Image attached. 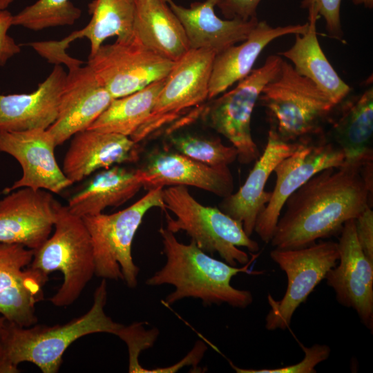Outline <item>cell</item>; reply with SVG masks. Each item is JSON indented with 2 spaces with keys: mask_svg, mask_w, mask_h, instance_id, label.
Here are the masks:
<instances>
[{
  "mask_svg": "<svg viewBox=\"0 0 373 373\" xmlns=\"http://www.w3.org/2000/svg\"><path fill=\"white\" fill-rule=\"evenodd\" d=\"M91 18L78 30L80 37H86L94 55L109 37L128 39L134 35L135 0H93L88 5Z\"/></svg>",
  "mask_w": 373,
  "mask_h": 373,
  "instance_id": "29",
  "label": "cell"
},
{
  "mask_svg": "<svg viewBox=\"0 0 373 373\" xmlns=\"http://www.w3.org/2000/svg\"><path fill=\"white\" fill-rule=\"evenodd\" d=\"M336 146L344 155V164L363 166L373 162V86L347 100L332 126Z\"/></svg>",
  "mask_w": 373,
  "mask_h": 373,
  "instance_id": "27",
  "label": "cell"
},
{
  "mask_svg": "<svg viewBox=\"0 0 373 373\" xmlns=\"http://www.w3.org/2000/svg\"><path fill=\"white\" fill-rule=\"evenodd\" d=\"M66 73L56 65L30 93H0V131L48 129L56 120Z\"/></svg>",
  "mask_w": 373,
  "mask_h": 373,
  "instance_id": "21",
  "label": "cell"
},
{
  "mask_svg": "<svg viewBox=\"0 0 373 373\" xmlns=\"http://www.w3.org/2000/svg\"><path fill=\"white\" fill-rule=\"evenodd\" d=\"M140 170L142 186L148 191L166 186H191L222 198L233 191L228 166H208L180 153L153 151Z\"/></svg>",
  "mask_w": 373,
  "mask_h": 373,
  "instance_id": "18",
  "label": "cell"
},
{
  "mask_svg": "<svg viewBox=\"0 0 373 373\" xmlns=\"http://www.w3.org/2000/svg\"><path fill=\"white\" fill-rule=\"evenodd\" d=\"M169 140L178 153L208 166H229L238 157L236 149L223 144L219 139L192 134H170Z\"/></svg>",
  "mask_w": 373,
  "mask_h": 373,
  "instance_id": "31",
  "label": "cell"
},
{
  "mask_svg": "<svg viewBox=\"0 0 373 373\" xmlns=\"http://www.w3.org/2000/svg\"><path fill=\"white\" fill-rule=\"evenodd\" d=\"M373 163L343 164L315 174L285 202L271 245L293 249L341 232L367 207L373 192Z\"/></svg>",
  "mask_w": 373,
  "mask_h": 373,
  "instance_id": "1",
  "label": "cell"
},
{
  "mask_svg": "<svg viewBox=\"0 0 373 373\" xmlns=\"http://www.w3.org/2000/svg\"><path fill=\"white\" fill-rule=\"evenodd\" d=\"M261 0H221L217 5L227 19L237 18L244 21L256 17Z\"/></svg>",
  "mask_w": 373,
  "mask_h": 373,
  "instance_id": "37",
  "label": "cell"
},
{
  "mask_svg": "<svg viewBox=\"0 0 373 373\" xmlns=\"http://www.w3.org/2000/svg\"><path fill=\"white\" fill-rule=\"evenodd\" d=\"M166 213V229L173 233L186 232L196 245L205 253H218L232 266L245 265L250 258L239 247L257 252L258 242L249 236L242 224L220 209L202 205L189 193L185 186H171L162 190Z\"/></svg>",
  "mask_w": 373,
  "mask_h": 373,
  "instance_id": "5",
  "label": "cell"
},
{
  "mask_svg": "<svg viewBox=\"0 0 373 373\" xmlns=\"http://www.w3.org/2000/svg\"><path fill=\"white\" fill-rule=\"evenodd\" d=\"M55 210L54 232L34 250L29 267L46 276L61 272L63 283L50 301L55 306L66 307L77 300L95 275L94 252L82 218L57 200Z\"/></svg>",
  "mask_w": 373,
  "mask_h": 373,
  "instance_id": "4",
  "label": "cell"
},
{
  "mask_svg": "<svg viewBox=\"0 0 373 373\" xmlns=\"http://www.w3.org/2000/svg\"><path fill=\"white\" fill-rule=\"evenodd\" d=\"M159 233L166 262L146 284L174 286L175 291L166 297V304L172 305L185 298L200 299L204 305L226 303L238 308L252 303L251 293L233 287L231 280L240 273L260 274L249 269L258 255L253 254L247 264L238 267L209 256L192 240L188 245L180 242L166 228L161 227Z\"/></svg>",
  "mask_w": 373,
  "mask_h": 373,
  "instance_id": "2",
  "label": "cell"
},
{
  "mask_svg": "<svg viewBox=\"0 0 373 373\" xmlns=\"http://www.w3.org/2000/svg\"><path fill=\"white\" fill-rule=\"evenodd\" d=\"M307 28L308 23L272 27L266 21H258L242 44L233 45L216 55L209 79L208 99L218 97L247 77L263 49L273 40L287 35L304 34Z\"/></svg>",
  "mask_w": 373,
  "mask_h": 373,
  "instance_id": "23",
  "label": "cell"
},
{
  "mask_svg": "<svg viewBox=\"0 0 373 373\" xmlns=\"http://www.w3.org/2000/svg\"><path fill=\"white\" fill-rule=\"evenodd\" d=\"M140 169L114 165L97 173L68 200V210L84 217L102 213L108 207H119L142 188Z\"/></svg>",
  "mask_w": 373,
  "mask_h": 373,
  "instance_id": "26",
  "label": "cell"
},
{
  "mask_svg": "<svg viewBox=\"0 0 373 373\" xmlns=\"http://www.w3.org/2000/svg\"><path fill=\"white\" fill-rule=\"evenodd\" d=\"M53 136L48 129L0 131V152L15 158L22 169V175L4 193L28 187L59 193L73 183L66 177L55 156Z\"/></svg>",
  "mask_w": 373,
  "mask_h": 373,
  "instance_id": "14",
  "label": "cell"
},
{
  "mask_svg": "<svg viewBox=\"0 0 373 373\" xmlns=\"http://www.w3.org/2000/svg\"><path fill=\"white\" fill-rule=\"evenodd\" d=\"M15 0H0V10H6Z\"/></svg>",
  "mask_w": 373,
  "mask_h": 373,
  "instance_id": "39",
  "label": "cell"
},
{
  "mask_svg": "<svg viewBox=\"0 0 373 373\" xmlns=\"http://www.w3.org/2000/svg\"><path fill=\"white\" fill-rule=\"evenodd\" d=\"M270 257L285 273L287 286L280 300L268 295L270 309L265 318V328L269 331L285 329L296 309L336 265L339 259L338 242L321 241L293 249L274 248Z\"/></svg>",
  "mask_w": 373,
  "mask_h": 373,
  "instance_id": "10",
  "label": "cell"
},
{
  "mask_svg": "<svg viewBox=\"0 0 373 373\" xmlns=\"http://www.w3.org/2000/svg\"><path fill=\"white\" fill-rule=\"evenodd\" d=\"M352 1L355 5H363L369 9L373 8V0H352Z\"/></svg>",
  "mask_w": 373,
  "mask_h": 373,
  "instance_id": "38",
  "label": "cell"
},
{
  "mask_svg": "<svg viewBox=\"0 0 373 373\" xmlns=\"http://www.w3.org/2000/svg\"><path fill=\"white\" fill-rule=\"evenodd\" d=\"M162 190H149L135 203L117 212L82 217L91 238L97 277L122 279L129 288L136 287L140 269L132 257L133 240L148 211L154 207L166 210Z\"/></svg>",
  "mask_w": 373,
  "mask_h": 373,
  "instance_id": "7",
  "label": "cell"
},
{
  "mask_svg": "<svg viewBox=\"0 0 373 373\" xmlns=\"http://www.w3.org/2000/svg\"><path fill=\"white\" fill-rule=\"evenodd\" d=\"M338 242L339 264L325 279L337 301L357 313L362 323L373 330V262L363 254L356 239L355 221L345 222Z\"/></svg>",
  "mask_w": 373,
  "mask_h": 373,
  "instance_id": "15",
  "label": "cell"
},
{
  "mask_svg": "<svg viewBox=\"0 0 373 373\" xmlns=\"http://www.w3.org/2000/svg\"><path fill=\"white\" fill-rule=\"evenodd\" d=\"M93 298L86 314L61 325L23 327L6 320L0 331V373H18L23 362L34 364L43 373H56L66 350L77 339L95 333L117 336L124 325L104 312L106 279L96 288Z\"/></svg>",
  "mask_w": 373,
  "mask_h": 373,
  "instance_id": "3",
  "label": "cell"
},
{
  "mask_svg": "<svg viewBox=\"0 0 373 373\" xmlns=\"http://www.w3.org/2000/svg\"><path fill=\"white\" fill-rule=\"evenodd\" d=\"M344 163V155L336 144L325 139L318 142L300 141L298 148L275 167L276 184L269 202L258 215L254 231L265 243L272 238L285 202L312 177L329 167Z\"/></svg>",
  "mask_w": 373,
  "mask_h": 373,
  "instance_id": "12",
  "label": "cell"
},
{
  "mask_svg": "<svg viewBox=\"0 0 373 373\" xmlns=\"http://www.w3.org/2000/svg\"><path fill=\"white\" fill-rule=\"evenodd\" d=\"M0 200V242L35 250L54 227L55 200L50 192L23 187Z\"/></svg>",
  "mask_w": 373,
  "mask_h": 373,
  "instance_id": "17",
  "label": "cell"
},
{
  "mask_svg": "<svg viewBox=\"0 0 373 373\" xmlns=\"http://www.w3.org/2000/svg\"><path fill=\"white\" fill-rule=\"evenodd\" d=\"M308 12L307 31L294 35L293 46L278 55L288 59L299 75L312 81L336 106L351 89L335 71L319 44L316 35L319 15L314 10Z\"/></svg>",
  "mask_w": 373,
  "mask_h": 373,
  "instance_id": "25",
  "label": "cell"
},
{
  "mask_svg": "<svg viewBox=\"0 0 373 373\" xmlns=\"http://www.w3.org/2000/svg\"><path fill=\"white\" fill-rule=\"evenodd\" d=\"M300 142H286L270 129L263 153L256 160L245 183L236 193L223 198L220 209L240 222L249 236L254 232L258 215L271 197V191H265L267 180L277 164L292 154Z\"/></svg>",
  "mask_w": 373,
  "mask_h": 373,
  "instance_id": "19",
  "label": "cell"
},
{
  "mask_svg": "<svg viewBox=\"0 0 373 373\" xmlns=\"http://www.w3.org/2000/svg\"><path fill=\"white\" fill-rule=\"evenodd\" d=\"M138 157V143L130 137L86 129L73 136L61 169L73 184L97 170L134 162Z\"/></svg>",
  "mask_w": 373,
  "mask_h": 373,
  "instance_id": "20",
  "label": "cell"
},
{
  "mask_svg": "<svg viewBox=\"0 0 373 373\" xmlns=\"http://www.w3.org/2000/svg\"><path fill=\"white\" fill-rule=\"evenodd\" d=\"M34 250L0 242V315L23 327L37 322L36 305L48 277L29 267Z\"/></svg>",
  "mask_w": 373,
  "mask_h": 373,
  "instance_id": "13",
  "label": "cell"
},
{
  "mask_svg": "<svg viewBox=\"0 0 373 373\" xmlns=\"http://www.w3.org/2000/svg\"><path fill=\"white\" fill-rule=\"evenodd\" d=\"M258 102L266 108L271 128L286 142H300L321 134L323 121L336 107L283 59L278 74L263 88Z\"/></svg>",
  "mask_w": 373,
  "mask_h": 373,
  "instance_id": "6",
  "label": "cell"
},
{
  "mask_svg": "<svg viewBox=\"0 0 373 373\" xmlns=\"http://www.w3.org/2000/svg\"><path fill=\"white\" fill-rule=\"evenodd\" d=\"M166 1L184 29L190 49L211 50L218 54L245 41L258 21L257 17L247 21L220 19L215 6L221 0L194 2L189 8Z\"/></svg>",
  "mask_w": 373,
  "mask_h": 373,
  "instance_id": "22",
  "label": "cell"
},
{
  "mask_svg": "<svg viewBox=\"0 0 373 373\" xmlns=\"http://www.w3.org/2000/svg\"><path fill=\"white\" fill-rule=\"evenodd\" d=\"M216 55L211 50L189 49L175 62L165 78L151 114L130 137L135 142L153 136L182 115L208 99Z\"/></svg>",
  "mask_w": 373,
  "mask_h": 373,
  "instance_id": "9",
  "label": "cell"
},
{
  "mask_svg": "<svg viewBox=\"0 0 373 373\" xmlns=\"http://www.w3.org/2000/svg\"><path fill=\"white\" fill-rule=\"evenodd\" d=\"M82 10L70 0H37L12 17V26L38 31L45 28L72 26Z\"/></svg>",
  "mask_w": 373,
  "mask_h": 373,
  "instance_id": "30",
  "label": "cell"
},
{
  "mask_svg": "<svg viewBox=\"0 0 373 373\" xmlns=\"http://www.w3.org/2000/svg\"><path fill=\"white\" fill-rule=\"evenodd\" d=\"M12 17L7 9L0 10V66H5L11 57L21 52V47L8 34L12 26Z\"/></svg>",
  "mask_w": 373,
  "mask_h": 373,
  "instance_id": "36",
  "label": "cell"
},
{
  "mask_svg": "<svg viewBox=\"0 0 373 373\" xmlns=\"http://www.w3.org/2000/svg\"><path fill=\"white\" fill-rule=\"evenodd\" d=\"M342 0H303L301 6L308 10H314L325 21L328 34L333 38L342 39L340 9Z\"/></svg>",
  "mask_w": 373,
  "mask_h": 373,
  "instance_id": "34",
  "label": "cell"
},
{
  "mask_svg": "<svg viewBox=\"0 0 373 373\" xmlns=\"http://www.w3.org/2000/svg\"><path fill=\"white\" fill-rule=\"evenodd\" d=\"M117 336L128 345L129 352V372H142L143 367L137 362L140 352L154 341V332H146L142 323L123 326Z\"/></svg>",
  "mask_w": 373,
  "mask_h": 373,
  "instance_id": "33",
  "label": "cell"
},
{
  "mask_svg": "<svg viewBox=\"0 0 373 373\" xmlns=\"http://www.w3.org/2000/svg\"><path fill=\"white\" fill-rule=\"evenodd\" d=\"M134 34L145 47L173 61L190 49L184 29L166 0H135Z\"/></svg>",
  "mask_w": 373,
  "mask_h": 373,
  "instance_id": "24",
  "label": "cell"
},
{
  "mask_svg": "<svg viewBox=\"0 0 373 373\" xmlns=\"http://www.w3.org/2000/svg\"><path fill=\"white\" fill-rule=\"evenodd\" d=\"M175 61L145 47L134 35L102 45L87 64L113 99L132 94L166 77Z\"/></svg>",
  "mask_w": 373,
  "mask_h": 373,
  "instance_id": "11",
  "label": "cell"
},
{
  "mask_svg": "<svg viewBox=\"0 0 373 373\" xmlns=\"http://www.w3.org/2000/svg\"><path fill=\"white\" fill-rule=\"evenodd\" d=\"M165 78L128 95L113 99L87 128L131 137L151 114Z\"/></svg>",
  "mask_w": 373,
  "mask_h": 373,
  "instance_id": "28",
  "label": "cell"
},
{
  "mask_svg": "<svg viewBox=\"0 0 373 373\" xmlns=\"http://www.w3.org/2000/svg\"><path fill=\"white\" fill-rule=\"evenodd\" d=\"M6 319L0 315V331L1 330L2 327H3Z\"/></svg>",
  "mask_w": 373,
  "mask_h": 373,
  "instance_id": "40",
  "label": "cell"
},
{
  "mask_svg": "<svg viewBox=\"0 0 373 373\" xmlns=\"http://www.w3.org/2000/svg\"><path fill=\"white\" fill-rule=\"evenodd\" d=\"M81 64L68 67L57 119L48 128L56 146L87 129L113 99L90 67Z\"/></svg>",
  "mask_w": 373,
  "mask_h": 373,
  "instance_id": "16",
  "label": "cell"
},
{
  "mask_svg": "<svg viewBox=\"0 0 373 373\" xmlns=\"http://www.w3.org/2000/svg\"><path fill=\"white\" fill-rule=\"evenodd\" d=\"M305 357L294 365L274 369H242L231 364L238 373H315V367L329 357L331 349L324 344H314L311 347L301 345Z\"/></svg>",
  "mask_w": 373,
  "mask_h": 373,
  "instance_id": "32",
  "label": "cell"
},
{
  "mask_svg": "<svg viewBox=\"0 0 373 373\" xmlns=\"http://www.w3.org/2000/svg\"><path fill=\"white\" fill-rule=\"evenodd\" d=\"M282 57L269 56L264 64L255 69L228 92H224L202 111L207 124L225 137L238 151L237 160L248 164L260 156L251 131V115L267 84L278 74Z\"/></svg>",
  "mask_w": 373,
  "mask_h": 373,
  "instance_id": "8",
  "label": "cell"
},
{
  "mask_svg": "<svg viewBox=\"0 0 373 373\" xmlns=\"http://www.w3.org/2000/svg\"><path fill=\"white\" fill-rule=\"evenodd\" d=\"M354 221L358 242L366 258L373 262V211L371 207H367Z\"/></svg>",
  "mask_w": 373,
  "mask_h": 373,
  "instance_id": "35",
  "label": "cell"
}]
</instances>
